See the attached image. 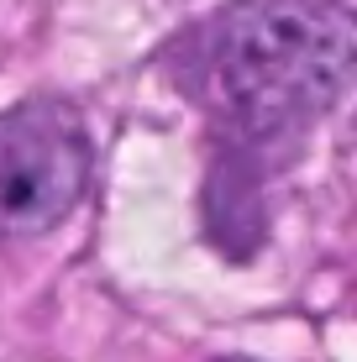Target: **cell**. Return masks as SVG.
Masks as SVG:
<instances>
[{"instance_id":"obj_2","label":"cell","mask_w":357,"mask_h":362,"mask_svg":"<svg viewBox=\"0 0 357 362\" xmlns=\"http://www.w3.org/2000/svg\"><path fill=\"white\" fill-rule=\"evenodd\" d=\"M90 136L69 105L32 100L0 110V242L42 236L84 199Z\"/></svg>"},{"instance_id":"obj_3","label":"cell","mask_w":357,"mask_h":362,"mask_svg":"<svg viewBox=\"0 0 357 362\" xmlns=\"http://www.w3.org/2000/svg\"><path fill=\"white\" fill-rule=\"evenodd\" d=\"M216 362H252V357H216Z\"/></svg>"},{"instance_id":"obj_1","label":"cell","mask_w":357,"mask_h":362,"mask_svg":"<svg viewBox=\"0 0 357 362\" xmlns=\"http://www.w3.org/2000/svg\"><path fill=\"white\" fill-rule=\"evenodd\" d=\"M357 16L336 0H231L194 37V95L226 147H289L352 90Z\"/></svg>"}]
</instances>
